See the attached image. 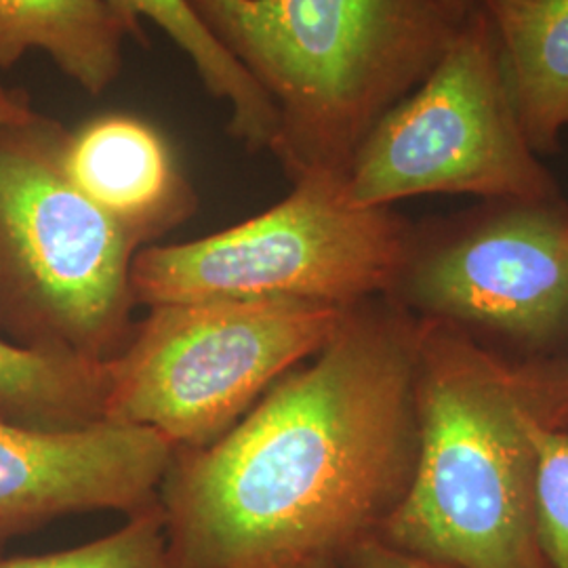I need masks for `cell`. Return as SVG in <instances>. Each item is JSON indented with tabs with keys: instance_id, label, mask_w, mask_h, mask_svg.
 <instances>
[{
	"instance_id": "cell-1",
	"label": "cell",
	"mask_w": 568,
	"mask_h": 568,
	"mask_svg": "<svg viewBox=\"0 0 568 568\" xmlns=\"http://www.w3.org/2000/svg\"><path fill=\"white\" fill-rule=\"evenodd\" d=\"M422 323L375 297L345 310L224 438L175 448L159 490L175 568H304L377 537L419 455Z\"/></svg>"
},
{
	"instance_id": "cell-2",
	"label": "cell",
	"mask_w": 568,
	"mask_h": 568,
	"mask_svg": "<svg viewBox=\"0 0 568 568\" xmlns=\"http://www.w3.org/2000/svg\"><path fill=\"white\" fill-rule=\"evenodd\" d=\"M419 323L417 467L377 539L450 568H546L535 427L568 426V349L516 354Z\"/></svg>"
},
{
	"instance_id": "cell-3",
	"label": "cell",
	"mask_w": 568,
	"mask_h": 568,
	"mask_svg": "<svg viewBox=\"0 0 568 568\" xmlns=\"http://www.w3.org/2000/svg\"><path fill=\"white\" fill-rule=\"evenodd\" d=\"M276 112L267 152L291 182L345 178L464 21L443 0H187Z\"/></svg>"
},
{
	"instance_id": "cell-4",
	"label": "cell",
	"mask_w": 568,
	"mask_h": 568,
	"mask_svg": "<svg viewBox=\"0 0 568 568\" xmlns=\"http://www.w3.org/2000/svg\"><path fill=\"white\" fill-rule=\"evenodd\" d=\"M65 135L39 112L0 124V342L110 363L135 326L140 248L65 175Z\"/></svg>"
},
{
	"instance_id": "cell-5",
	"label": "cell",
	"mask_w": 568,
	"mask_h": 568,
	"mask_svg": "<svg viewBox=\"0 0 568 568\" xmlns=\"http://www.w3.org/2000/svg\"><path fill=\"white\" fill-rule=\"evenodd\" d=\"M413 222L356 206L345 178L314 175L264 213L190 243L152 244L131 265L138 305L297 302L352 307L386 297Z\"/></svg>"
},
{
	"instance_id": "cell-6",
	"label": "cell",
	"mask_w": 568,
	"mask_h": 568,
	"mask_svg": "<svg viewBox=\"0 0 568 568\" xmlns=\"http://www.w3.org/2000/svg\"><path fill=\"white\" fill-rule=\"evenodd\" d=\"M345 310L297 302L152 305L108 363L103 422L152 429L183 450L211 447L328 344Z\"/></svg>"
},
{
	"instance_id": "cell-7",
	"label": "cell",
	"mask_w": 568,
	"mask_h": 568,
	"mask_svg": "<svg viewBox=\"0 0 568 568\" xmlns=\"http://www.w3.org/2000/svg\"><path fill=\"white\" fill-rule=\"evenodd\" d=\"M345 194L356 206H392L426 194L562 199L514 112L483 9L462 23L426 81L368 133L349 164Z\"/></svg>"
},
{
	"instance_id": "cell-8",
	"label": "cell",
	"mask_w": 568,
	"mask_h": 568,
	"mask_svg": "<svg viewBox=\"0 0 568 568\" xmlns=\"http://www.w3.org/2000/svg\"><path fill=\"white\" fill-rule=\"evenodd\" d=\"M386 297L516 354L568 349V204L485 201L413 224Z\"/></svg>"
},
{
	"instance_id": "cell-9",
	"label": "cell",
	"mask_w": 568,
	"mask_h": 568,
	"mask_svg": "<svg viewBox=\"0 0 568 568\" xmlns=\"http://www.w3.org/2000/svg\"><path fill=\"white\" fill-rule=\"evenodd\" d=\"M173 455L169 440L143 427L42 429L0 413V556L68 516L156 506Z\"/></svg>"
},
{
	"instance_id": "cell-10",
	"label": "cell",
	"mask_w": 568,
	"mask_h": 568,
	"mask_svg": "<svg viewBox=\"0 0 568 568\" xmlns=\"http://www.w3.org/2000/svg\"><path fill=\"white\" fill-rule=\"evenodd\" d=\"M63 169L140 251L185 224L199 194L163 131L142 116L108 112L68 129Z\"/></svg>"
},
{
	"instance_id": "cell-11",
	"label": "cell",
	"mask_w": 568,
	"mask_h": 568,
	"mask_svg": "<svg viewBox=\"0 0 568 568\" xmlns=\"http://www.w3.org/2000/svg\"><path fill=\"white\" fill-rule=\"evenodd\" d=\"M509 100L537 156L568 129V0H483Z\"/></svg>"
},
{
	"instance_id": "cell-12",
	"label": "cell",
	"mask_w": 568,
	"mask_h": 568,
	"mask_svg": "<svg viewBox=\"0 0 568 568\" xmlns=\"http://www.w3.org/2000/svg\"><path fill=\"white\" fill-rule=\"evenodd\" d=\"M129 32L103 0H0V70L47 53L89 95L121 77Z\"/></svg>"
},
{
	"instance_id": "cell-13",
	"label": "cell",
	"mask_w": 568,
	"mask_h": 568,
	"mask_svg": "<svg viewBox=\"0 0 568 568\" xmlns=\"http://www.w3.org/2000/svg\"><path fill=\"white\" fill-rule=\"evenodd\" d=\"M124 23L129 39L148 44L143 21H152L194 65L206 93L230 108L227 133L248 152H267L276 112L264 91L206 30L187 0H103Z\"/></svg>"
},
{
	"instance_id": "cell-14",
	"label": "cell",
	"mask_w": 568,
	"mask_h": 568,
	"mask_svg": "<svg viewBox=\"0 0 568 568\" xmlns=\"http://www.w3.org/2000/svg\"><path fill=\"white\" fill-rule=\"evenodd\" d=\"M108 363L0 342V413L23 426L77 429L103 422Z\"/></svg>"
},
{
	"instance_id": "cell-15",
	"label": "cell",
	"mask_w": 568,
	"mask_h": 568,
	"mask_svg": "<svg viewBox=\"0 0 568 568\" xmlns=\"http://www.w3.org/2000/svg\"><path fill=\"white\" fill-rule=\"evenodd\" d=\"M0 568H175L161 506L126 516L121 528L79 548L32 556H0Z\"/></svg>"
},
{
	"instance_id": "cell-16",
	"label": "cell",
	"mask_w": 568,
	"mask_h": 568,
	"mask_svg": "<svg viewBox=\"0 0 568 568\" xmlns=\"http://www.w3.org/2000/svg\"><path fill=\"white\" fill-rule=\"evenodd\" d=\"M532 518L546 568H568V426L535 427Z\"/></svg>"
},
{
	"instance_id": "cell-17",
	"label": "cell",
	"mask_w": 568,
	"mask_h": 568,
	"mask_svg": "<svg viewBox=\"0 0 568 568\" xmlns=\"http://www.w3.org/2000/svg\"><path fill=\"white\" fill-rule=\"evenodd\" d=\"M335 568H450L426 558L406 554L400 549L392 548L377 537H371L363 544L347 549L344 556L335 560Z\"/></svg>"
},
{
	"instance_id": "cell-18",
	"label": "cell",
	"mask_w": 568,
	"mask_h": 568,
	"mask_svg": "<svg viewBox=\"0 0 568 568\" xmlns=\"http://www.w3.org/2000/svg\"><path fill=\"white\" fill-rule=\"evenodd\" d=\"M34 114L37 110L23 91L9 89L0 82V124L30 121Z\"/></svg>"
},
{
	"instance_id": "cell-19",
	"label": "cell",
	"mask_w": 568,
	"mask_h": 568,
	"mask_svg": "<svg viewBox=\"0 0 568 568\" xmlns=\"http://www.w3.org/2000/svg\"><path fill=\"white\" fill-rule=\"evenodd\" d=\"M453 18L457 21H466L474 11L480 9L483 0H443Z\"/></svg>"
},
{
	"instance_id": "cell-20",
	"label": "cell",
	"mask_w": 568,
	"mask_h": 568,
	"mask_svg": "<svg viewBox=\"0 0 568 568\" xmlns=\"http://www.w3.org/2000/svg\"><path fill=\"white\" fill-rule=\"evenodd\" d=\"M304 568H335L331 562H314V565H307Z\"/></svg>"
}]
</instances>
